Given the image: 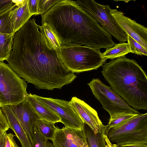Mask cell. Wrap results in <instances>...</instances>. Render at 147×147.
I'll return each instance as SVG.
<instances>
[{
  "label": "cell",
  "instance_id": "cell-29",
  "mask_svg": "<svg viewBox=\"0 0 147 147\" xmlns=\"http://www.w3.org/2000/svg\"><path fill=\"white\" fill-rule=\"evenodd\" d=\"M9 129L6 118L0 109V131H7Z\"/></svg>",
  "mask_w": 147,
  "mask_h": 147
},
{
  "label": "cell",
  "instance_id": "cell-4",
  "mask_svg": "<svg viewBox=\"0 0 147 147\" xmlns=\"http://www.w3.org/2000/svg\"><path fill=\"white\" fill-rule=\"evenodd\" d=\"M106 134L112 143L119 146L147 144V113H140L123 125L106 130Z\"/></svg>",
  "mask_w": 147,
  "mask_h": 147
},
{
  "label": "cell",
  "instance_id": "cell-19",
  "mask_svg": "<svg viewBox=\"0 0 147 147\" xmlns=\"http://www.w3.org/2000/svg\"><path fill=\"white\" fill-rule=\"evenodd\" d=\"M14 34L0 33V62L7 60L10 57L12 49Z\"/></svg>",
  "mask_w": 147,
  "mask_h": 147
},
{
  "label": "cell",
  "instance_id": "cell-17",
  "mask_svg": "<svg viewBox=\"0 0 147 147\" xmlns=\"http://www.w3.org/2000/svg\"><path fill=\"white\" fill-rule=\"evenodd\" d=\"M41 30L43 37L48 45L58 53L61 47V42L55 33L47 23H42Z\"/></svg>",
  "mask_w": 147,
  "mask_h": 147
},
{
  "label": "cell",
  "instance_id": "cell-35",
  "mask_svg": "<svg viewBox=\"0 0 147 147\" xmlns=\"http://www.w3.org/2000/svg\"><path fill=\"white\" fill-rule=\"evenodd\" d=\"M80 147H88V146L87 144V143L86 142H86H85L84 143V144L82 146Z\"/></svg>",
  "mask_w": 147,
  "mask_h": 147
},
{
  "label": "cell",
  "instance_id": "cell-3",
  "mask_svg": "<svg viewBox=\"0 0 147 147\" xmlns=\"http://www.w3.org/2000/svg\"><path fill=\"white\" fill-rule=\"evenodd\" d=\"M100 49L83 45L61 47L58 56L65 68L73 73L96 69L105 63Z\"/></svg>",
  "mask_w": 147,
  "mask_h": 147
},
{
  "label": "cell",
  "instance_id": "cell-32",
  "mask_svg": "<svg viewBox=\"0 0 147 147\" xmlns=\"http://www.w3.org/2000/svg\"><path fill=\"white\" fill-rule=\"evenodd\" d=\"M4 135L0 138V147H4L5 141L4 136Z\"/></svg>",
  "mask_w": 147,
  "mask_h": 147
},
{
  "label": "cell",
  "instance_id": "cell-16",
  "mask_svg": "<svg viewBox=\"0 0 147 147\" xmlns=\"http://www.w3.org/2000/svg\"><path fill=\"white\" fill-rule=\"evenodd\" d=\"M107 128V125H104L100 132L95 133L89 126L84 123L83 131L88 147H105L104 135Z\"/></svg>",
  "mask_w": 147,
  "mask_h": 147
},
{
  "label": "cell",
  "instance_id": "cell-22",
  "mask_svg": "<svg viewBox=\"0 0 147 147\" xmlns=\"http://www.w3.org/2000/svg\"><path fill=\"white\" fill-rule=\"evenodd\" d=\"M126 35L127 43L129 46L130 52L137 55L146 56L147 50L129 36L127 34Z\"/></svg>",
  "mask_w": 147,
  "mask_h": 147
},
{
  "label": "cell",
  "instance_id": "cell-9",
  "mask_svg": "<svg viewBox=\"0 0 147 147\" xmlns=\"http://www.w3.org/2000/svg\"><path fill=\"white\" fill-rule=\"evenodd\" d=\"M110 13L126 35H128L147 50V28L125 16L122 11L111 9Z\"/></svg>",
  "mask_w": 147,
  "mask_h": 147
},
{
  "label": "cell",
  "instance_id": "cell-28",
  "mask_svg": "<svg viewBox=\"0 0 147 147\" xmlns=\"http://www.w3.org/2000/svg\"><path fill=\"white\" fill-rule=\"evenodd\" d=\"M38 0H28V5L29 10L32 15L39 14L38 8Z\"/></svg>",
  "mask_w": 147,
  "mask_h": 147
},
{
  "label": "cell",
  "instance_id": "cell-10",
  "mask_svg": "<svg viewBox=\"0 0 147 147\" xmlns=\"http://www.w3.org/2000/svg\"><path fill=\"white\" fill-rule=\"evenodd\" d=\"M10 106L27 133L31 144L33 126L42 119L26 100L17 105Z\"/></svg>",
  "mask_w": 147,
  "mask_h": 147
},
{
  "label": "cell",
  "instance_id": "cell-25",
  "mask_svg": "<svg viewBox=\"0 0 147 147\" xmlns=\"http://www.w3.org/2000/svg\"><path fill=\"white\" fill-rule=\"evenodd\" d=\"M16 6L13 0H0V18L13 10Z\"/></svg>",
  "mask_w": 147,
  "mask_h": 147
},
{
  "label": "cell",
  "instance_id": "cell-21",
  "mask_svg": "<svg viewBox=\"0 0 147 147\" xmlns=\"http://www.w3.org/2000/svg\"><path fill=\"white\" fill-rule=\"evenodd\" d=\"M138 114L124 113L111 117L108 124L107 125L106 131L111 128L123 125Z\"/></svg>",
  "mask_w": 147,
  "mask_h": 147
},
{
  "label": "cell",
  "instance_id": "cell-24",
  "mask_svg": "<svg viewBox=\"0 0 147 147\" xmlns=\"http://www.w3.org/2000/svg\"><path fill=\"white\" fill-rule=\"evenodd\" d=\"M60 0H38V8L39 14L41 15L47 12Z\"/></svg>",
  "mask_w": 147,
  "mask_h": 147
},
{
  "label": "cell",
  "instance_id": "cell-11",
  "mask_svg": "<svg viewBox=\"0 0 147 147\" xmlns=\"http://www.w3.org/2000/svg\"><path fill=\"white\" fill-rule=\"evenodd\" d=\"M52 144L55 147H80L86 142L83 129L57 128Z\"/></svg>",
  "mask_w": 147,
  "mask_h": 147
},
{
  "label": "cell",
  "instance_id": "cell-30",
  "mask_svg": "<svg viewBox=\"0 0 147 147\" xmlns=\"http://www.w3.org/2000/svg\"><path fill=\"white\" fill-rule=\"evenodd\" d=\"M106 143L105 147H119V146L116 144H113L109 140L106 135V132L104 135Z\"/></svg>",
  "mask_w": 147,
  "mask_h": 147
},
{
  "label": "cell",
  "instance_id": "cell-13",
  "mask_svg": "<svg viewBox=\"0 0 147 147\" xmlns=\"http://www.w3.org/2000/svg\"><path fill=\"white\" fill-rule=\"evenodd\" d=\"M28 1V0H23L9 13V22L14 33L25 24L32 16L29 10Z\"/></svg>",
  "mask_w": 147,
  "mask_h": 147
},
{
  "label": "cell",
  "instance_id": "cell-27",
  "mask_svg": "<svg viewBox=\"0 0 147 147\" xmlns=\"http://www.w3.org/2000/svg\"><path fill=\"white\" fill-rule=\"evenodd\" d=\"M4 147H19L14 139V135L11 133L5 134L4 136Z\"/></svg>",
  "mask_w": 147,
  "mask_h": 147
},
{
  "label": "cell",
  "instance_id": "cell-14",
  "mask_svg": "<svg viewBox=\"0 0 147 147\" xmlns=\"http://www.w3.org/2000/svg\"><path fill=\"white\" fill-rule=\"evenodd\" d=\"M9 125L18 139L22 147H32L28 136L13 113L10 106H5L1 107Z\"/></svg>",
  "mask_w": 147,
  "mask_h": 147
},
{
  "label": "cell",
  "instance_id": "cell-6",
  "mask_svg": "<svg viewBox=\"0 0 147 147\" xmlns=\"http://www.w3.org/2000/svg\"><path fill=\"white\" fill-rule=\"evenodd\" d=\"M76 3L102 26L111 35L120 42L127 41L126 35L111 14L109 5L100 4L93 0L74 1Z\"/></svg>",
  "mask_w": 147,
  "mask_h": 147
},
{
  "label": "cell",
  "instance_id": "cell-33",
  "mask_svg": "<svg viewBox=\"0 0 147 147\" xmlns=\"http://www.w3.org/2000/svg\"><path fill=\"white\" fill-rule=\"evenodd\" d=\"M47 147H55L52 143H51L48 141L47 142Z\"/></svg>",
  "mask_w": 147,
  "mask_h": 147
},
{
  "label": "cell",
  "instance_id": "cell-31",
  "mask_svg": "<svg viewBox=\"0 0 147 147\" xmlns=\"http://www.w3.org/2000/svg\"><path fill=\"white\" fill-rule=\"evenodd\" d=\"M119 147H147V144H124L119 145Z\"/></svg>",
  "mask_w": 147,
  "mask_h": 147
},
{
  "label": "cell",
  "instance_id": "cell-7",
  "mask_svg": "<svg viewBox=\"0 0 147 147\" xmlns=\"http://www.w3.org/2000/svg\"><path fill=\"white\" fill-rule=\"evenodd\" d=\"M95 97L110 117L124 113L139 114L130 106L123 99L99 79L93 78L88 83Z\"/></svg>",
  "mask_w": 147,
  "mask_h": 147
},
{
  "label": "cell",
  "instance_id": "cell-36",
  "mask_svg": "<svg viewBox=\"0 0 147 147\" xmlns=\"http://www.w3.org/2000/svg\"><path fill=\"white\" fill-rule=\"evenodd\" d=\"M1 104H0V108H1Z\"/></svg>",
  "mask_w": 147,
  "mask_h": 147
},
{
  "label": "cell",
  "instance_id": "cell-15",
  "mask_svg": "<svg viewBox=\"0 0 147 147\" xmlns=\"http://www.w3.org/2000/svg\"><path fill=\"white\" fill-rule=\"evenodd\" d=\"M26 100L42 119L55 123L60 122V117L53 111L38 100L34 94L30 93L28 94Z\"/></svg>",
  "mask_w": 147,
  "mask_h": 147
},
{
  "label": "cell",
  "instance_id": "cell-12",
  "mask_svg": "<svg viewBox=\"0 0 147 147\" xmlns=\"http://www.w3.org/2000/svg\"><path fill=\"white\" fill-rule=\"evenodd\" d=\"M69 102L85 123L89 126L95 133L100 132L104 125L94 109L83 100L75 96L72 97Z\"/></svg>",
  "mask_w": 147,
  "mask_h": 147
},
{
  "label": "cell",
  "instance_id": "cell-8",
  "mask_svg": "<svg viewBox=\"0 0 147 147\" xmlns=\"http://www.w3.org/2000/svg\"><path fill=\"white\" fill-rule=\"evenodd\" d=\"M36 99L60 118V122L65 127L83 129L84 123L70 105L69 102L34 94Z\"/></svg>",
  "mask_w": 147,
  "mask_h": 147
},
{
  "label": "cell",
  "instance_id": "cell-26",
  "mask_svg": "<svg viewBox=\"0 0 147 147\" xmlns=\"http://www.w3.org/2000/svg\"><path fill=\"white\" fill-rule=\"evenodd\" d=\"M10 12L0 18V33L9 34L14 33L11 29L8 21V17Z\"/></svg>",
  "mask_w": 147,
  "mask_h": 147
},
{
  "label": "cell",
  "instance_id": "cell-20",
  "mask_svg": "<svg viewBox=\"0 0 147 147\" xmlns=\"http://www.w3.org/2000/svg\"><path fill=\"white\" fill-rule=\"evenodd\" d=\"M55 123L43 119L38 121L35 124L39 132L47 140L53 139L57 127Z\"/></svg>",
  "mask_w": 147,
  "mask_h": 147
},
{
  "label": "cell",
  "instance_id": "cell-1",
  "mask_svg": "<svg viewBox=\"0 0 147 147\" xmlns=\"http://www.w3.org/2000/svg\"><path fill=\"white\" fill-rule=\"evenodd\" d=\"M41 17L42 23L50 26L61 47L83 45L107 49L115 44L111 36L74 1L60 0Z\"/></svg>",
  "mask_w": 147,
  "mask_h": 147
},
{
  "label": "cell",
  "instance_id": "cell-18",
  "mask_svg": "<svg viewBox=\"0 0 147 147\" xmlns=\"http://www.w3.org/2000/svg\"><path fill=\"white\" fill-rule=\"evenodd\" d=\"M130 52L129 46L127 43L120 42L106 49L105 51L102 53L101 57L106 60L107 59L113 60L125 56Z\"/></svg>",
  "mask_w": 147,
  "mask_h": 147
},
{
  "label": "cell",
  "instance_id": "cell-34",
  "mask_svg": "<svg viewBox=\"0 0 147 147\" xmlns=\"http://www.w3.org/2000/svg\"><path fill=\"white\" fill-rule=\"evenodd\" d=\"M6 133V131H0V138Z\"/></svg>",
  "mask_w": 147,
  "mask_h": 147
},
{
  "label": "cell",
  "instance_id": "cell-5",
  "mask_svg": "<svg viewBox=\"0 0 147 147\" xmlns=\"http://www.w3.org/2000/svg\"><path fill=\"white\" fill-rule=\"evenodd\" d=\"M27 85L10 67L0 62V104L1 107L16 105L25 100Z\"/></svg>",
  "mask_w": 147,
  "mask_h": 147
},
{
  "label": "cell",
  "instance_id": "cell-2",
  "mask_svg": "<svg viewBox=\"0 0 147 147\" xmlns=\"http://www.w3.org/2000/svg\"><path fill=\"white\" fill-rule=\"evenodd\" d=\"M101 71L111 88L135 110H147V77L134 59L125 56L106 63Z\"/></svg>",
  "mask_w": 147,
  "mask_h": 147
},
{
  "label": "cell",
  "instance_id": "cell-23",
  "mask_svg": "<svg viewBox=\"0 0 147 147\" xmlns=\"http://www.w3.org/2000/svg\"><path fill=\"white\" fill-rule=\"evenodd\" d=\"M47 141L48 140L39 132L34 125L33 127L32 147H47Z\"/></svg>",
  "mask_w": 147,
  "mask_h": 147
}]
</instances>
